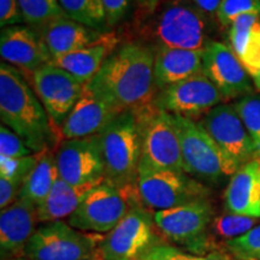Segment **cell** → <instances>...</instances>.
Listing matches in <instances>:
<instances>
[{
	"label": "cell",
	"mask_w": 260,
	"mask_h": 260,
	"mask_svg": "<svg viewBox=\"0 0 260 260\" xmlns=\"http://www.w3.org/2000/svg\"><path fill=\"white\" fill-rule=\"evenodd\" d=\"M133 112L141 134L140 162L154 169L184 171L180 139L170 113L158 109L154 103Z\"/></svg>",
	"instance_id": "10"
},
{
	"label": "cell",
	"mask_w": 260,
	"mask_h": 260,
	"mask_svg": "<svg viewBox=\"0 0 260 260\" xmlns=\"http://www.w3.org/2000/svg\"><path fill=\"white\" fill-rule=\"evenodd\" d=\"M140 260H229V258L220 251L199 255L184 252L178 247L168 245V243L157 242L140 258Z\"/></svg>",
	"instance_id": "30"
},
{
	"label": "cell",
	"mask_w": 260,
	"mask_h": 260,
	"mask_svg": "<svg viewBox=\"0 0 260 260\" xmlns=\"http://www.w3.org/2000/svg\"><path fill=\"white\" fill-rule=\"evenodd\" d=\"M14 260H23V259H14Z\"/></svg>",
	"instance_id": "42"
},
{
	"label": "cell",
	"mask_w": 260,
	"mask_h": 260,
	"mask_svg": "<svg viewBox=\"0 0 260 260\" xmlns=\"http://www.w3.org/2000/svg\"><path fill=\"white\" fill-rule=\"evenodd\" d=\"M23 21L18 0H0V25L3 28L21 24Z\"/></svg>",
	"instance_id": "36"
},
{
	"label": "cell",
	"mask_w": 260,
	"mask_h": 260,
	"mask_svg": "<svg viewBox=\"0 0 260 260\" xmlns=\"http://www.w3.org/2000/svg\"><path fill=\"white\" fill-rule=\"evenodd\" d=\"M103 181L89 182L84 184H71L58 177L47 198L38 206L39 222H56L70 217L86 197Z\"/></svg>",
	"instance_id": "24"
},
{
	"label": "cell",
	"mask_w": 260,
	"mask_h": 260,
	"mask_svg": "<svg viewBox=\"0 0 260 260\" xmlns=\"http://www.w3.org/2000/svg\"><path fill=\"white\" fill-rule=\"evenodd\" d=\"M190 2L203 10L206 15H216L222 0H190Z\"/></svg>",
	"instance_id": "39"
},
{
	"label": "cell",
	"mask_w": 260,
	"mask_h": 260,
	"mask_svg": "<svg viewBox=\"0 0 260 260\" xmlns=\"http://www.w3.org/2000/svg\"><path fill=\"white\" fill-rule=\"evenodd\" d=\"M118 115L117 110L86 83L80 99L60 126L61 135L67 140L98 135Z\"/></svg>",
	"instance_id": "18"
},
{
	"label": "cell",
	"mask_w": 260,
	"mask_h": 260,
	"mask_svg": "<svg viewBox=\"0 0 260 260\" xmlns=\"http://www.w3.org/2000/svg\"><path fill=\"white\" fill-rule=\"evenodd\" d=\"M253 83H254L255 88H256V92L260 93V74L258 76H255L254 79H253Z\"/></svg>",
	"instance_id": "41"
},
{
	"label": "cell",
	"mask_w": 260,
	"mask_h": 260,
	"mask_svg": "<svg viewBox=\"0 0 260 260\" xmlns=\"http://www.w3.org/2000/svg\"><path fill=\"white\" fill-rule=\"evenodd\" d=\"M105 10L107 25H115L121 22L128 12L132 0H102Z\"/></svg>",
	"instance_id": "37"
},
{
	"label": "cell",
	"mask_w": 260,
	"mask_h": 260,
	"mask_svg": "<svg viewBox=\"0 0 260 260\" xmlns=\"http://www.w3.org/2000/svg\"><path fill=\"white\" fill-rule=\"evenodd\" d=\"M152 14L159 47L204 51L212 41L207 15L190 0H162Z\"/></svg>",
	"instance_id": "4"
},
{
	"label": "cell",
	"mask_w": 260,
	"mask_h": 260,
	"mask_svg": "<svg viewBox=\"0 0 260 260\" xmlns=\"http://www.w3.org/2000/svg\"><path fill=\"white\" fill-rule=\"evenodd\" d=\"M224 100L222 93L204 73L160 90L154 104L175 116L197 118L205 116Z\"/></svg>",
	"instance_id": "13"
},
{
	"label": "cell",
	"mask_w": 260,
	"mask_h": 260,
	"mask_svg": "<svg viewBox=\"0 0 260 260\" xmlns=\"http://www.w3.org/2000/svg\"><path fill=\"white\" fill-rule=\"evenodd\" d=\"M102 236L81 232L61 220L39 226L25 246V260H95Z\"/></svg>",
	"instance_id": "7"
},
{
	"label": "cell",
	"mask_w": 260,
	"mask_h": 260,
	"mask_svg": "<svg viewBox=\"0 0 260 260\" xmlns=\"http://www.w3.org/2000/svg\"><path fill=\"white\" fill-rule=\"evenodd\" d=\"M155 52L128 42L112 52L88 84L119 113L149 105L154 90Z\"/></svg>",
	"instance_id": "1"
},
{
	"label": "cell",
	"mask_w": 260,
	"mask_h": 260,
	"mask_svg": "<svg viewBox=\"0 0 260 260\" xmlns=\"http://www.w3.org/2000/svg\"><path fill=\"white\" fill-rule=\"evenodd\" d=\"M32 83L35 93L56 126L63 124L86 84L53 64H46L35 71Z\"/></svg>",
	"instance_id": "14"
},
{
	"label": "cell",
	"mask_w": 260,
	"mask_h": 260,
	"mask_svg": "<svg viewBox=\"0 0 260 260\" xmlns=\"http://www.w3.org/2000/svg\"><path fill=\"white\" fill-rule=\"evenodd\" d=\"M225 248L239 260H260V225L245 235L226 241Z\"/></svg>",
	"instance_id": "32"
},
{
	"label": "cell",
	"mask_w": 260,
	"mask_h": 260,
	"mask_svg": "<svg viewBox=\"0 0 260 260\" xmlns=\"http://www.w3.org/2000/svg\"><path fill=\"white\" fill-rule=\"evenodd\" d=\"M41 153H34L23 158H6L0 155V178L24 183L29 174L37 167Z\"/></svg>",
	"instance_id": "31"
},
{
	"label": "cell",
	"mask_w": 260,
	"mask_h": 260,
	"mask_svg": "<svg viewBox=\"0 0 260 260\" xmlns=\"http://www.w3.org/2000/svg\"><path fill=\"white\" fill-rule=\"evenodd\" d=\"M35 29L40 32L52 59L82 50L96 42L104 34L102 30L84 25L67 16L52 19L42 27Z\"/></svg>",
	"instance_id": "20"
},
{
	"label": "cell",
	"mask_w": 260,
	"mask_h": 260,
	"mask_svg": "<svg viewBox=\"0 0 260 260\" xmlns=\"http://www.w3.org/2000/svg\"><path fill=\"white\" fill-rule=\"evenodd\" d=\"M199 123L223 153L239 168L259 154L234 104H219L207 112Z\"/></svg>",
	"instance_id": "12"
},
{
	"label": "cell",
	"mask_w": 260,
	"mask_h": 260,
	"mask_svg": "<svg viewBox=\"0 0 260 260\" xmlns=\"http://www.w3.org/2000/svg\"><path fill=\"white\" fill-rule=\"evenodd\" d=\"M22 17L32 28H40L52 19L65 16L59 0H18Z\"/></svg>",
	"instance_id": "28"
},
{
	"label": "cell",
	"mask_w": 260,
	"mask_h": 260,
	"mask_svg": "<svg viewBox=\"0 0 260 260\" xmlns=\"http://www.w3.org/2000/svg\"><path fill=\"white\" fill-rule=\"evenodd\" d=\"M38 219V206L25 199H17L0 213V256L2 260L22 259L25 246Z\"/></svg>",
	"instance_id": "19"
},
{
	"label": "cell",
	"mask_w": 260,
	"mask_h": 260,
	"mask_svg": "<svg viewBox=\"0 0 260 260\" xmlns=\"http://www.w3.org/2000/svg\"><path fill=\"white\" fill-rule=\"evenodd\" d=\"M214 218L209 199L193 201L169 210L155 211V228L162 237L193 254H209L214 247L210 225Z\"/></svg>",
	"instance_id": "6"
},
{
	"label": "cell",
	"mask_w": 260,
	"mask_h": 260,
	"mask_svg": "<svg viewBox=\"0 0 260 260\" xmlns=\"http://www.w3.org/2000/svg\"><path fill=\"white\" fill-rule=\"evenodd\" d=\"M34 152L25 145L19 136L9 126H0V155L6 158H23L31 155Z\"/></svg>",
	"instance_id": "35"
},
{
	"label": "cell",
	"mask_w": 260,
	"mask_h": 260,
	"mask_svg": "<svg viewBox=\"0 0 260 260\" xmlns=\"http://www.w3.org/2000/svg\"><path fill=\"white\" fill-rule=\"evenodd\" d=\"M171 116L180 139L184 171L199 180L217 182L239 170L200 123L181 116Z\"/></svg>",
	"instance_id": "5"
},
{
	"label": "cell",
	"mask_w": 260,
	"mask_h": 260,
	"mask_svg": "<svg viewBox=\"0 0 260 260\" xmlns=\"http://www.w3.org/2000/svg\"><path fill=\"white\" fill-rule=\"evenodd\" d=\"M259 220L260 218H254V217L225 212L218 217H214L210 225V235L212 240L220 239L226 242L245 235L258 225Z\"/></svg>",
	"instance_id": "27"
},
{
	"label": "cell",
	"mask_w": 260,
	"mask_h": 260,
	"mask_svg": "<svg viewBox=\"0 0 260 260\" xmlns=\"http://www.w3.org/2000/svg\"><path fill=\"white\" fill-rule=\"evenodd\" d=\"M0 117L34 153L50 149L56 142L46 110L17 68L0 65Z\"/></svg>",
	"instance_id": "2"
},
{
	"label": "cell",
	"mask_w": 260,
	"mask_h": 260,
	"mask_svg": "<svg viewBox=\"0 0 260 260\" xmlns=\"http://www.w3.org/2000/svg\"><path fill=\"white\" fill-rule=\"evenodd\" d=\"M23 183L0 178V209L4 210L17 200Z\"/></svg>",
	"instance_id": "38"
},
{
	"label": "cell",
	"mask_w": 260,
	"mask_h": 260,
	"mask_svg": "<svg viewBox=\"0 0 260 260\" xmlns=\"http://www.w3.org/2000/svg\"><path fill=\"white\" fill-rule=\"evenodd\" d=\"M105 180L117 187H136L141 161V134L133 111L119 113L98 134Z\"/></svg>",
	"instance_id": "3"
},
{
	"label": "cell",
	"mask_w": 260,
	"mask_h": 260,
	"mask_svg": "<svg viewBox=\"0 0 260 260\" xmlns=\"http://www.w3.org/2000/svg\"><path fill=\"white\" fill-rule=\"evenodd\" d=\"M204 51L159 47L154 58V82L158 89H165L203 73Z\"/></svg>",
	"instance_id": "22"
},
{
	"label": "cell",
	"mask_w": 260,
	"mask_h": 260,
	"mask_svg": "<svg viewBox=\"0 0 260 260\" xmlns=\"http://www.w3.org/2000/svg\"><path fill=\"white\" fill-rule=\"evenodd\" d=\"M153 217L142 206L130 209L124 218L103 237L100 245L102 260H140L159 242Z\"/></svg>",
	"instance_id": "11"
},
{
	"label": "cell",
	"mask_w": 260,
	"mask_h": 260,
	"mask_svg": "<svg viewBox=\"0 0 260 260\" xmlns=\"http://www.w3.org/2000/svg\"><path fill=\"white\" fill-rule=\"evenodd\" d=\"M252 80L260 74V21L247 38L241 56L239 57Z\"/></svg>",
	"instance_id": "34"
},
{
	"label": "cell",
	"mask_w": 260,
	"mask_h": 260,
	"mask_svg": "<svg viewBox=\"0 0 260 260\" xmlns=\"http://www.w3.org/2000/svg\"><path fill=\"white\" fill-rule=\"evenodd\" d=\"M115 34L104 32L103 37L96 42L82 50L71 52L59 58H56L52 64L60 68L81 82L88 83L102 69L103 64L112 54L117 45Z\"/></svg>",
	"instance_id": "23"
},
{
	"label": "cell",
	"mask_w": 260,
	"mask_h": 260,
	"mask_svg": "<svg viewBox=\"0 0 260 260\" xmlns=\"http://www.w3.org/2000/svg\"><path fill=\"white\" fill-rule=\"evenodd\" d=\"M58 177L56 154L47 149L42 152L37 167L24 181L17 199H25L39 206L50 194Z\"/></svg>",
	"instance_id": "25"
},
{
	"label": "cell",
	"mask_w": 260,
	"mask_h": 260,
	"mask_svg": "<svg viewBox=\"0 0 260 260\" xmlns=\"http://www.w3.org/2000/svg\"><path fill=\"white\" fill-rule=\"evenodd\" d=\"M0 54L19 71L34 74L46 64H52V57L40 32L28 25H10L0 32Z\"/></svg>",
	"instance_id": "17"
},
{
	"label": "cell",
	"mask_w": 260,
	"mask_h": 260,
	"mask_svg": "<svg viewBox=\"0 0 260 260\" xmlns=\"http://www.w3.org/2000/svg\"><path fill=\"white\" fill-rule=\"evenodd\" d=\"M59 177L71 184L105 180V168L98 135L64 141L56 153Z\"/></svg>",
	"instance_id": "16"
},
{
	"label": "cell",
	"mask_w": 260,
	"mask_h": 260,
	"mask_svg": "<svg viewBox=\"0 0 260 260\" xmlns=\"http://www.w3.org/2000/svg\"><path fill=\"white\" fill-rule=\"evenodd\" d=\"M246 14L260 15V0H222L216 17L223 27H230L237 17Z\"/></svg>",
	"instance_id": "33"
},
{
	"label": "cell",
	"mask_w": 260,
	"mask_h": 260,
	"mask_svg": "<svg viewBox=\"0 0 260 260\" xmlns=\"http://www.w3.org/2000/svg\"><path fill=\"white\" fill-rule=\"evenodd\" d=\"M138 201L136 187L121 188L105 180L87 195L68 223L81 232L107 234L140 204Z\"/></svg>",
	"instance_id": "8"
},
{
	"label": "cell",
	"mask_w": 260,
	"mask_h": 260,
	"mask_svg": "<svg viewBox=\"0 0 260 260\" xmlns=\"http://www.w3.org/2000/svg\"><path fill=\"white\" fill-rule=\"evenodd\" d=\"M234 106L260 154V93L253 92L240 98Z\"/></svg>",
	"instance_id": "29"
},
{
	"label": "cell",
	"mask_w": 260,
	"mask_h": 260,
	"mask_svg": "<svg viewBox=\"0 0 260 260\" xmlns=\"http://www.w3.org/2000/svg\"><path fill=\"white\" fill-rule=\"evenodd\" d=\"M203 73L219 89L224 100L240 99L254 92L252 77L230 45L210 42L203 53Z\"/></svg>",
	"instance_id": "15"
},
{
	"label": "cell",
	"mask_w": 260,
	"mask_h": 260,
	"mask_svg": "<svg viewBox=\"0 0 260 260\" xmlns=\"http://www.w3.org/2000/svg\"><path fill=\"white\" fill-rule=\"evenodd\" d=\"M67 17L90 28L102 30L107 25L102 0H59Z\"/></svg>",
	"instance_id": "26"
},
{
	"label": "cell",
	"mask_w": 260,
	"mask_h": 260,
	"mask_svg": "<svg viewBox=\"0 0 260 260\" xmlns=\"http://www.w3.org/2000/svg\"><path fill=\"white\" fill-rule=\"evenodd\" d=\"M161 2L162 0H138V5L144 10V11L152 14Z\"/></svg>",
	"instance_id": "40"
},
{
	"label": "cell",
	"mask_w": 260,
	"mask_h": 260,
	"mask_svg": "<svg viewBox=\"0 0 260 260\" xmlns=\"http://www.w3.org/2000/svg\"><path fill=\"white\" fill-rule=\"evenodd\" d=\"M224 206L226 212L260 218V158L239 168L230 178Z\"/></svg>",
	"instance_id": "21"
},
{
	"label": "cell",
	"mask_w": 260,
	"mask_h": 260,
	"mask_svg": "<svg viewBox=\"0 0 260 260\" xmlns=\"http://www.w3.org/2000/svg\"><path fill=\"white\" fill-rule=\"evenodd\" d=\"M136 189L140 200L155 211L207 199L209 189L184 171L154 169L140 162Z\"/></svg>",
	"instance_id": "9"
}]
</instances>
